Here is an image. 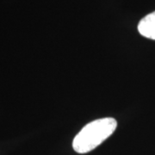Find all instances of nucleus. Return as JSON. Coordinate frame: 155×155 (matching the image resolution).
<instances>
[{"instance_id": "1", "label": "nucleus", "mask_w": 155, "mask_h": 155, "mask_svg": "<svg viewBox=\"0 0 155 155\" xmlns=\"http://www.w3.org/2000/svg\"><path fill=\"white\" fill-rule=\"evenodd\" d=\"M117 127L114 118H101L90 122L80 130L72 141V147L78 153H86L97 147L109 138Z\"/></svg>"}, {"instance_id": "2", "label": "nucleus", "mask_w": 155, "mask_h": 155, "mask_svg": "<svg viewBox=\"0 0 155 155\" xmlns=\"http://www.w3.org/2000/svg\"><path fill=\"white\" fill-rule=\"evenodd\" d=\"M138 31L142 36L155 40V11L147 15L140 21Z\"/></svg>"}]
</instances>
